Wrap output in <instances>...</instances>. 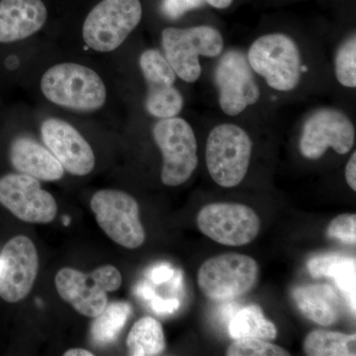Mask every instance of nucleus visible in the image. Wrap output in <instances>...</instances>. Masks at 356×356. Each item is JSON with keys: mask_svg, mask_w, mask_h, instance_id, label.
Wrapping results in <instances>:
<instances>
[{"mask_svg": "<svg viewBox=\"0 0 356 356\" xmlns=\"http://www.w3.org/2000/svg\"><path fill=\"white\" fill-rule=\"evenodd\" d=\"M337 81L348 88H356V36L350 35L337 49L334 58Z\"/></svg>", "mask_w": 356, "mask_h": 356, "instance_id": "nucleus-25", "label": "nucleus"}, {"mask_svg": "<svg viewBox=\"0 0 356 356\" xmlns=\"http://www.w3.org/2000/svg\"><path fill=\"white\" fill-rule=\"evenodd\" d=\"M48 18L42 0L0 1V43L21 41L41 30Z\"/></svg>", "mask_w": 356, "mask_h": 356, "instance_id": "nucleus-17", "label": "nucleus"}, {"mask_svg": "<svg viewBox=\"0 0 356 356\" xmlns=\"http://www.w3.org/2000/svg\"><path fill=\"white\" fill-rule=\"evenodd\" d=\"M130 355H159L165 350L163 325L156 318L144 317L134 324L127 337Z\"/></svg>", "mask_w": 356, "mask_h": 356, "instance_id": "nucleus-20", "label": "nucleus"}, {"mask_svg": "<svg viewBox=\"0 0 356 356\" xmlns=\"http://www.w3.org/2000/svg\"><path fill=\"white\" fill-rule=\"evenodd\" d=\"M139 64L147 88V111L159 119L177 116L184 108V99L175 86L177 76L165 56L151 49L140 55Z\"/></svg>", "mask_w": 356, "mask_h": 356, "instance_id": "nucleus-15", "label": "nucleus"}, {"mask_svg": "<svg viewBox=\"0 0 356 356\" xmlns=\"http://www.w3.org/2000/svg\"><path fill=\"white\" fill-rule=\"evenodd\" d=\"M252 70L266 79L271 88L291 91L301 76V56L294 40L281 33L255 40L248 53Z\"/></svg>", "mask_w": 356, "mask_h": 356, "instance_id": "nucleus-4", "label": "nucleus"}, {"mask_svg": "<svg viewBox=\"0 0 356 356\" xmlns=\"http://www.w3.org/2000/svg\"><path fill=\"white\" fill-rule=\"evenodd\" d=\"M180 303L177 299H161L154 296L151 300L152 309L156 314H173L179 308Z\"/></svg>", "mask_w": 356, "mask_h": 356, "instance_id": "nucleus-29", "label": "nucleus"}, {"mask_svg": "<svg viewBox=\"0 0 356 356\" xmlns=\"http://www.w3.org/2000/svg\"><path fill=\"white\" fill-rule=\"evenodd\" d=\"M355 259L337 254L325 274L334 280L337 288L346 295L353 312H355Z\"/></svg>", "mask_w": 356, "mask_h": 356, "instance_id": "nucleus-24", "label": "nucleus"}, {"mask_svg": "<svg viewBox=\"0 0 356 356\" xmlns=\"http://www.w3.org/2000/svg\"><path fill=\"white\" fill-rule=\"evenodd\" d=\"M229 332L234 339H261L264 341L275 339V325L264 317L259 306L245 307L235 314L229 325Z\"/></svg>", "mask_w": 356, "mask_h": 356, "instance_id": "nucleus-22", "label": "nucleus"}, {"mask_svg": "<svg viewBox=\"0 0 356 356\" xmlns=\"http://www.w3.org/2000/svg\"><path fill=\"white\" fill-rule=\"evenodd\" d=\"M197 226L214 242L242 247L259 235L261 220L254 209L243 204L212 203L199 211Z\"/></svg>", "mask_w": 356, "mask_h": 356, "instance_id": "nucleus-10", "label": "nucleus"}, {"mask_svg": "<svg viewBox=\"0 0 356 356\" xmlns=\"http://www.w3.org/2000/svg\"><path fill=\"white\" fill-rule=\"evenodd\" d=\"M175 271V269L172 268L170 264H159V266L153 267V268L147 273V276H149L156 284H159V283L172 280Z\"/></svg>", "mask_w": 356, "mask_h": 356, "instance_id": "nucleus-30", "label": "nucleus"}, {"mask_svg": "<svg viewBox=\"0 0 356 356\" xmlns=\"http://www.w3.org/2000/svg\"><path fill=\"white\" fill-rule=\"evenodd\" d=\"M44 97L64 108L89 112L106 102V86L95 70L83 65L64 63L50 67L41 79Z\"/></svg>", "mask_w": 356, "mask_h": 356, "instance_id": "nucleus-1", "label": "nucleus"}, {"mask_svg": "<svg viewBox=\"0 0 356 356\" xmlns=\"http://www.w3.org/2000/svg\"><path fill=\"white\" fill-rule=\"evenodd\" d=\"M205 1L214 8L225 9L228 8L233 3L234 0H205Z\"/></svg>", "mask_w": 356, "mask_h": 356, "instance_id": "nucleus-33", "label": "nucleus"}, {"mask_svg": "<svg viewBox=\"0 0 356 356\" xmlns=\"http://www.w3.org/2000/svg\"><path fill=\"white\" fill-rule=\"evenodd\" d=\"M355 142L353 122L341 110L322 108L307 118L300 139V151L309 159H318L332 147L339 154L350 153Z\"/></svg>", "mask_w": 356, "mask_h": 356, "instance_id": "nucleus-11", "label": "nucleus"}, {"mask_svg": "<svg viewBox=\"0 0 356 356\" xmlns=\"http://www.w3.org/2000/svg\"><path fill=\"white\" fill-rule=\"evenodd\" d=\"M11 165L23 175L44 181H56L64 177L65 168L46 147L29 137H18L9 149Z\"/></svg>", "mask_w": 356, "mask_h": 356, "instance_id": "nucleus-18", "label": "nucleus"}, {"mask_svg": "<svg viewBox=\"0 0 356 356\" xmlns=\"http://www.w3.org/2000/svg\"><path fill=\"white\" fill-rule=\"evenodd\" d=\"M220 107L225 114L236 116L259 102V88L247 56L238 50L226 51L215 69Z\"/></svg>", "mask_w": 356, "mask_h": 356, "instance_id": "nucleus-12", "label": "nucleus"}, {"mask_svg": "<svg viewBox=\"0 0 356 356\" xmlns=\"http://www.w3.org/2000/svg\"><path fill=\"white\" fill-rule=\"evenodd\" d=\"M355 334L323 330L310 332L304 341V351L310 356L355 355Z\"/></svg>", "mask_w": 356, "mask_h": 356, "instance_id": "nucleus-23", "label": "nucleus"}, {"mask_svg": "<svg viewBox=\"0 0 356 356\" xmlns=\"http://www.w3.org/2000/svg\"><path fill=\"white\" fill-rule=\"evenodd\" d=\"M165 58L177 76L186 83H195L201 76L200 57L221 55L224 39L211 26L191 28H165L161 33Z\"/></svg>", "mask_w": 356, "mask_h": 356, "instance_id": "nucleus-2", "label": "nucleus"}, {"mask_svg": "<svg viewBox=\"0 0 356 356\" xmlns=\"http://www.w3.org/2000/svg\"><path fill=\"white\" fill-rule=\"evenodd\" d=\"M153 136L163 154L161 181L168 186L184 184L198 165L197 140L193 129L175 116L156 123Z\"/></svg>", "mask_w": 356, "mask_h": 356, "instance_id": "nucleus-7", "label": "nucleus"}, {"mask_svg": "<svg viewBox=\"0 0 356 356\" xmlns=\"http://www.w3.org/2000/svg\"><path fill=\"white\" fill-rule=\"evenodd\" d=\"M56 288L64 301L81 315L95 318L108 304L107 293L122 285L120 271L114 266H102L89 274L64 267L55 278Z\"/></svg>", "mask_w": 356, "mask_h": 356, "instance_id": "nucleus-5", "label": "nucleus"}, {"mask_svg": "<svg viewBox=\"0 0 356 356\" xmlns=\"http://www.w3.org/2000/svg\"><path fill=\"white\" fill-rule=\"evenodd\" d=\"M292 295L300 311L309 320L323 327L336 324L339 315V298L331 285H305L295 288Z\"/></svg>", "mask_w": 356, "mask_h": 356, "instance_id": "nucleus-19", "label": "nucleus"}, {"mask_svg": "<svg viewBox=\"0 0 356 356\" xmlns=\"http://www.w3.org/2000/svg\"><path fill=\"white\" fill-rule=\"evenodd\" d=\"M39 270V255L26 236H14L0 254V297L17 303L31 292Z\"/></svg>", "mask_w": 356, "mask_h": 356, "instance_id": "nucleus-14", "label": "nucleus"}, {"mask_svg": "<svg viewBox=\"0 0 356 356\" xmlns=\"http://www.w3.org/2000/svg\"><path fill=\"white\" fill-rule=\"evenodd\" d=\"M90 207L100 228L121 247L135 250L146 241L139 204L130 194L103 189L92 196Z\"/></svg>", "mask_w": 356, "mask_h": 356, "instance_id": "nucleus-8", "label": "nucleus"}, {"mask_svg": "<svg viewBox=\"0 0 356 356\" xmlns=\"http://www.w3.org/2000/svg\"><path fill=\"white\" fill-rule=\"evenodd\" d=\"M142 16L140 0H102L84 21V42L100 53L115 51L137 28Z\"/></svg>", "mask_w": 356, "mask_h": 356, "instance_id": "nucleus-6", "label": "nucleus"}, {"mask_svg": "<svg viewBox=\"0 0 356 356\" xmlns=\"http://www.w3.org/2000/svg\"><path fill=\"white\" fill-rule=\"evenodd\" d=\"M201 2L202 0H163L161 8L168 17L177 18L186 11L197 8Z\"/></svg>", "mask_w": 356, "mask_h": 356, "instance_id": "nucleus-28", "label": "nucleus"}, {"mask_svg": "<svg viewBox=\"0 0 356 356\" xmlns=\"http://www.w3.org/2000/svg\"><path fill=\"white\" fill-rule=\"evenodd\" d=\"M327 236L334 240L355 245L356 243V215L343 214L334 218L327 228Z\"/></svg>", "mask_w": 356, "mask_h": 356, "instance_id": "nucleus-27", "label": "nucleus"}, {"mask_svg": "<svg viewBox=\"0 0 356 356\" xmlns=\"http://www.w3.org/2000/svg\"><path fill=\"white\" fill-rule=\"evenodd\" d=\"M132 312V306L126 301L107 304L91 324L90 334L93 341L99 346L113 343L125 327Z\"/></svg>", "mask_w": 356, "mask_h": 356, "instance_id": "nucleus-21", "label": "nucleus"}, {"mask_svg": "<svg viewBox=\"0 0 356 356\" xmlns=\"http://www.w3.org/2000/svg\"><path fill=\"white\" fill-rule=\"evenodd\" d=\"M346 180L353 191H356V153L353 152L346 166Z\"/></svg>", "mask_w": 356, "mask_h": 356, "instance_id": "nucleus-31", "label": "nucleus"}, {"mask_svg": "<svg viewBox=\"0 0 356 356\" xmlns=\"http://www.w3.org/2000/svg\"><path fill=\"white\" fill-rule=\"evenodd\" d=\"M228 356H288L289 353L276 344L261 339H235L229 346Z\"/></svg>", "mask_w": 356, "mask_h": 356, "instance_id": "nucleus-26", "label": "nucleus"}, {"mask_svg": "<svg viewBox=\"0 0 356 356\" xmlns=\"http://www.w3.org/2000/svg\"><path fill=\"white\" fill-rule=\"evenodd\" d=\"M259 277V266L252 257L226 254L204 262L198 271V285L208 298H236L250 291Z\"/></svg>", "mask_w": 356, "mask_h": 356, "instance_id": "nucleus-9", "label": "nucleus"}, {"mask_svg": "<svg viewBox=\"0 0 356 356\" xmlns=\"http://www.w3.org/2000/svg\"><path fill=\"white\" fill-rule=\"evenodd\" d=\"M65 356H93L92 353L89 350H83V348H72L65 351Z\"/></svg>", "mask_w": 356, "mask_h": 356, "instance_id": "nucleus-34", "label": "nucleus"}, {"mask_svg": "<svg viewBox=\"0 0 356 356\" xmlns=\"http://www.w3.org/2000/svg\"><path fill=\"white\" fill-rule=\"evenodd\" d=\"M138 296L146 300H152L156 296V293L147 284H140L136 289Z\"/></svg>", "mask_w": 356, "mask_h": 356, "instance_id": "nucleus-32", "label": "nucleus"}, {"mask_svg": "<svg viewBox=\"0 0 356 356\" xmlns=\"http://www.w3.org/2000/svg\"><path fill=\"white\" fill-rule=\"evenodd\" d=\"M0 204L31 224H49L58 213L55 198L41 188L39 180L19 172L0 178Z\"/></svg>", "mask_w": 356, "mask_h": 356, "instance_id": "nucleus-13", "label": "nucleus"}, {"mask_svg": "<svg viewBox=\"0 0 356 356\" xmlns=\"http://www.w3.org/2000/svg\"><path fill=\"white\" fill-rule=\"evenodd\" d=\"M252 143L243 129L222 124L211 131L206 145V165L210 177L226 188L238 186L247 175Z\"/></svg>", "mask_w": 356, "mask_h": 356, "instance_id": "nucleus-3", "label": "nucleus"}, {"mask_svg": "<svg viewBox=\"0 0 356 356\" xmlns=\"http://www.w3.org/2000/svg\"><path fill=\"white\" fill-rule=\"evenodd\" d=\"M41 136L67 172L84 177L92 172L95 166L92 147L74 126L62 119H46L41 125Z\"/></svg>", "mask_w": 356, "mask_h": 356, "instance_id": "nucleus-16", "label": "nucleus"}]
</instances>
